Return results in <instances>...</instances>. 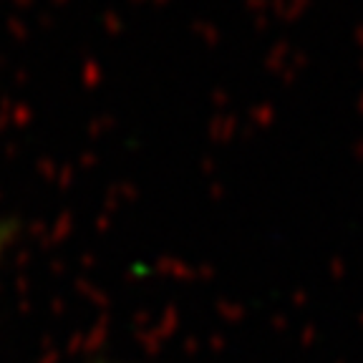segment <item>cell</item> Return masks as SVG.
I'll list each match as a JSON object with an SVG mask.
<instances>
[{
    "instance_id": "obj_1",
    "label": "cell",
    "mask_w": 363,
    "mask_h": 363,
    "mask_svg": "<svg viewBox=\"0 0 363 363\" xmlns=\"http://www.w3.org/2000/svg\"><path fill=\"white\" fill-rule=\"evenodd\" d=\"M0 242H3V240H0Z\"/></svg>"
}]
</instances>
